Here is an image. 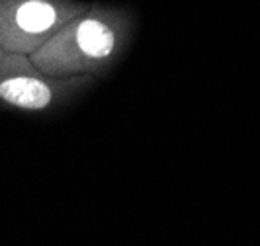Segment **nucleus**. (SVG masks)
I'll list each match as a JSON object with an SVG mask.
<instances>
[{
	"label": "nucleus",
	"mask_w": 260,
	"mask_h": 246,
	"mask_svg": "<svg viewBox=\"0 0 260 246\" xmlns=\"http://www.w3.org/2000/svg\"><path fill=\"white\" fill-rule=\"evenodd\" d=\"M116 29L100 16L71 20L38 51L31 65L45 75L80 73L102 65L116 51Z\"/></svg>",
	"instance_id": "obj_1"
},
{
	"label": "nucleus",
	"mask_w": 260,
	"mask_h": 246,
	"mask_svg": "<svg viewBox=\"0 0 260 246\" xmlns=\"http://www.w3.org/2000/svg\"><path fill=\"white\" fill-rule=\"evenodd\" d=\"M73 14L53 0H0V51H38Z\"/></svg>",
	"instance_id": "obj_2"
},
{
	"label": "nucleus",
	"mask_w": 260,
	"mask_h": 246,
	"mask_svg": "<svg viewBox=\"0 0 260 246\" xmlns=\"http://www.w3.org/2000/svg\"><path fill=\"white\" fill-rule=\"evenodd\" d=\"M53 86L24 57H0V100L22 110L39 112L53 102Z\"/></svg>",
	"instance_id": "obj_3"
}]
</instances>
